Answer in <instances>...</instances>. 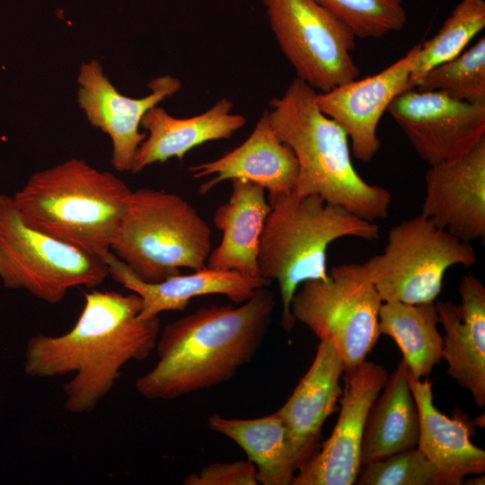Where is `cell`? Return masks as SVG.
Returning a JSON list of instances; mask_svg holds the SVG:
<instances>
[{"label":"cell","instance_id":"22","mask_svg":"<svg viewBox=\"0 0 485 485\" xmlns=\"http://www.w3.org/2000/svg\"><path fill=\"white\" fill-rule=\"evenodd\" d=\"M231 181L233 190L228 201L219 206L213 216L223 237L211 251L206 267L261 278L259 243L270 206L262 187L242 180Z\"/></svg>","mask_w":485,"mask_h":485},{"label":"cell","instance_id":"1","mask_svg":"<svg viewBox=\"0 0 485 485\" xmlns=\"http://www.w3.org/2000/svg\"><path fill=\"white\" fill-rule=\"evenodd\" d=\"M71 330L37 334L27 342L23 369L35 378L72 375L62 386L64 406L73 414L93 412L130 361L155 349L160 318L140 319V296L131 292L91 290Z\"/></svg>","mask_w":485,"mask_h":485},{"label":"cell","instance_id":"11","mask_svg":"<svg viewBox=\"0 0 485 485\" xmlns=\"http://www.w3.org/2000/svg\"><path fill=\"white\" fill-rule=\"evenodd\" d=\"M387 111L429 165L457 160L485 138V102L410 89L396 96Z\"/></svg>","mask_w":485,"mask_h":485},{"label":"cell","instance_id":"5","mask_svg":"<svg viewBox=\"0 0 485 485\" xmlns=\"http://www.w3.org/2000/svg\"><path fill=\"white\" fill-rule=\"evenodd\" d=\"M270 210L260 238L258 264L260 277L276 280L282 302V325L290 332L295 320L291 301L308 280H326L327 249L337 239L379 238V225L347 209L325 202L318 195L295 192L269 200Z\"/></svg>","mask_w":485,"mask_h":485},{"label":"cell","instance_id":"18","mask_svg":"<svg viewBox=\"0 0 485 485\" xmlns=\"http://www.w3.org/2000/svg\"><path fill=\"white\" fill-rule=\"evenodd\" d=\"M103 260L109 269V277L140 296V319L158 316L166 311H183L192 298L201 295H224L230 301L242 304L256 289L270 284L263 278H251L207 267L190 275L179 274L160 282L148 283L136 277L111 251Z\"/></svg>","mask_w":485,"mask_h":485},{"label":"cell","instance_id":"10","mask_svg":"<svg viewBox=\"0 0 485 485\" xmlns=\"http://www.w3.org/2000/svg\"><path fill=\"white\" fill-rule=\"evenodd\" d=\"M277 42L296 77L317 93L358 78L353 31L316 0H263Z\"/></svg>","mask_w":485,"mask_h":485},{"label":"cell","instance_id":"20","mask_svg":"<svg viewBox=\"0 0 485 485\" xmlns=\"http://www.w3.org/2000/svg\"><path fill=\"white\" fill-rule=\"evenodd\" d=\"M233 107L225 97L205 112L186 119L174 118L162 107H152L141 119L140 127L148 133L135 154L130 172L137 173L173 157L181 160L199 145L230 138L246 122L243 116L232 113Z\"/></svg>","mask_w":485,"mask_h":485},{"label":"cell","instance_id":"29","mask_svg":"<svg viewBox=\"0 0 485 485\" xmlns=\"http://www.w3.org/2000/svg\"><path fill=\"white\" fill-rule=\"evenodd\" d=\"M359 485H444L435 466L418 447L365 465Z\"/></svg>","mask_w":485,"mask_h":485},{"label":"cell","instance_id":"23","mask_svg":"<svg viewBox=\"0 0 485 485\" xmlns=\"http://www.w3.org/2000/svg\"><path fill=\"white\" fill-rule=\"evenodd\" d=\"M383 389L369 410L364 428L360 448L364 466L417 447L419 441V411L402 360Z\"/></svg>","mask_w":485,"mask_h":485},{"label":"cell","instance_id":"14","mask_svg":"<svg viewBox=\"0 0 485 485\" xmlns=\"http://www.w3.org/2000/svg\"><path fill=\"white\" fill-rule=\"evenodd\" d=\"M420 43L383 71L340 84L326 93H316L320 110L338 123L351 140L353 155L370 162L381 143L377 127L390 103L408 91V83Z\"/></svg>","mask_w":485,"mask_h":485},{"label":"cell","instance_id":"8","mask_svg":"<svg viewBox=\"0 0 485 485\" xmlns=\"http://www.w3.org/2000/svg\"><path fill=\"white\" fill-rule=\"evenodd\" d=\"M476 262L472 245L421 214L392 226L382 253L362 263L383 302H434L446 270Z\"/></svg>","mask_w":485,"mask_h":485},{"label":"cell","instance_id":"12","mask_svg":"<svg viewBox=\"0 0 485 485\" xmlns=\"http://www.w3.org/2000/svg\"><path fill=\"white\" fill-rule=\"evenodd\" d=\"M340 415L331 436L297 469L292 485H352L369 410L388 378L381 365L364 361L345 369Z\"/></svg>","mask_w":485,"mask_h":485},{"label":"cell","instance_id":"2","mask_svg":"<svg viewBox=\"0 0 485 485\" xmlns=\"http://www.w3.org/2000/svg\"><path fill=\"white\" fill-rule=\"evenodd\" d=\"M275 305L263 287L239 306H204L170 322L158 336V360L136 380V391L168 401L231 380L260 349Z\"/></svg>","mask_w":485,"mask_h":485},{"label":"cell","instance_id":"3","mask_svg":"<svg viewBox=\"0 0 485 485\" xmlns=\"http://www.w3.org/2000/svg\"><path fill=\"white\" fill-rule=\"evenodd\" d=\"M316 93L295 77L281 97L270 101L268 110L277 137L292 149L298 163L294 192L318 195L370 222L385 218L391 193L369 184L357 173L348 135L320 110Z\"/></svg>","mask_w":485,"mask_h":485},{"label":"cell","instance_id":"27","mask_svg":"<svg viewBox=\"0 0 485 485\" xmlns=\"http://www.w3.org/2000/svg\"><path fill=\"white\" fill-rule=\"evenodd\" d=\"M414 89L442 93L463 101L485 102V38L427 72Z\"/></svg>","mask_w":485,"mask_h":485},{"label":"cell","instance_id":"31","mask_svg":"<svg viewBox=\"0 0 485 485\" xmlns=\"http://www.w3.org/2000/svg\"><path fill=\"white\" fill-rule=\"evenodd\" d=\"M484 476L481 477H474L469 480L465 481V484H471V485H483L485 482Z\"/></svg>","mask_w":485,"mask_h":485},{"label":"cell","instance_id":"25","mask_svg":"<svg viewBox=\"0 0 485 485\" xmlns=\"http://www.w3.org/2000/svg\"><path fill=\"white\" fill-rule=\"evenodd\" d=\"M437 323L435 302L386 301L379 311L380 334L396 342L408 373L419 379L428 376L442 358L443 337Z\"/></svg>","mask_w":485,"mask_h":485},{"label":"cell","instance_id":"17","mask_svg":"<svg viewBox=\"0 0 485 485\" xmlns=\"http://www.w3.org/2000/svg\"><path fill=\"white\" fill-rule=\"evenodd\" d=\"M461 303H435L438 322L444 328L442 358L447 375L468 390L475 403L485 405V287L467 274L459 284Z\"/></svg>","mask_w":485,"mask_h":485},{"label":"cell","instance_id":"24","mask_svg":"<svg viewBox=\"0 0 485 485\" xmlns=\"http://www.w3.org/2000/svg\"><path fill=\"white\" fill-rule=\"evenodd\" d=\"M207 425L245 452L255 466L259 484L292 485L299 463L276 412L255 419H230L215 413Z\"/></svg>","mask_w":485,"mask_h":485},{"label":"cell","instance_id":"6","mask_svg":"<svg viewBox=\"0 0 485 485\" xmlns=\"http://www.w3.org/2000/svg\"><path fill=\"white\" fill-rule=\"evenodd\" d=\"M211 229L181 197L161 190H132L110 251L138 278L156 283L206 267Z\"/></svg>","mask_w":485,"mask_h":485},{"label":"cell","instance_id":"26","mask_svg":"<svg viewBox=\"0 0 485 485\" xmlns=\"http://www.w3.org/2000/svg\"><path fill=\"white\" fill-rule=\"evenodd\" d=\"M485 27V0H461L442 24L437 33L420 43L413 63L408 90L432 68L463 52Z\"/></svg>","mask_w":485,"mask_h":485},{"label":"cell","instance_id":"15","mask_svg":"<svg viewBox=\"0 0 485 485\" xmlns=\"http://www.w3.org/2000/svg\"><path fill=\"white\" fill-rule=\"evenodd\" d=\"M421 215L463 242L485 237V138L461 158L429 165Z\"/></svg>","mask_w":485,"mask_h":485},{"label":"cell","instance_id":"30","mask_svg":"<svg viewBox=\"0 0 485 485\" xmlns=\"http://www.w3.org/2000/svg\"><path fill=\"white\" fill-rule=\"evenodd\" d=\"M185 485H258L254 464L247 461L212 463L189 474Z\"/></svg>","mask_w":485,"mask_h":485},{"label":"cell","instance_id":"7","mask_svg":"<svg viewBox=\"0 0 485 485\" xmlns=\"http://www.w3.org/2000/svg\"><path fill=\"white\" fill-rule=\"evenodd\" d=\"M109 277L104 260L28 226L13 197L0 194V280L55 304L69 289L95 287Z\"/></svg>","mask_w":485,"mask_h":485},{"label":"cell","instance_id":"28","mask_svg":"<svg viewBox=\"0 0 485 485\" xmlns=\"http://www.w3.org/2000/svg\"><path fill=\"white\" fill-rule=\"evenodd\" d=\"M346 24L357 38H381L402 30L403 0H316Z\"/></svg>","mask_w":485,"mask_h":485},{"label":"cell","instance_id":"9","mask_svg":"<svg viewBox=\"0 0 485 485\" xmlns=\"http://www.w3.org/2000/svg\"><path fill=\"white\" fill-rule=\"evenodd\" d=\"M383 300L362 264L333 266L326 280H308L295 291L291 313L320 340L332 342L345 369L366 361L380 336Z\"/></svg>","mask_w":485,"mask_h":485},{"label":"cell","instance_id":"21","mask_svg":"<svg viewBox=\"0 0 485 485\" xmlns=\"http://www.w3.org/2000/svg\"><path fill=\"white\" fill-rule=\"evenodd\" d=\"M418 408L419 435L417 447L435 466L444 485H459L465 476L485 472V451L471 442L472 430L463 416L454 419L434 405L432 384L408 373Z\"/></svg>","mask_w":485,"mask_h":485},{"label":"cell","instance_id":"19","mask_svg":"<svg viewBox=\"0 0 485 485\" xmlns=\"http://www.w3.org/2000/svg\"><path fill=\"white\" fill-rule=\"evenodd\" d=\"M344 371L342 357L335 345L321 340L310 368L276 411L286 428L299 466L316 451L322 427L335 410L342 393L340 378Z\"/></svg>","mask_w":485,"mask_h":485},{"label":"cell","instance_id":"13","mask_svg":"<svg viewBox=\"0 0 485 485\" xmlns=\"http://www.w3.org/2000/svg\"><path fill=\"white\" fill-rule=\"evenodd\" d=\"M78 83L80 107L89 122L110 137L111 164L119 172L131 171L135 154L146 138V133L139 132L145 113L181 88L178 78L163 75L148 84V95L133 99L118 92L96 60L82 64Z\"/></svg>","mask_w":485,"mask_h":485},{"label":"cell","instance_id":"16","mask_svg":"<svg viewBox=\"0 0 485 485\" xmlns=\"http://www.w3.org/2000/svg\"><path fill=\"white\" fill-rule=\"evenodd\" d=\"M190 171L195 179L212 176L200 186L201 194L225 181L242 180L262 187L269 192V201L294 192L298 163L292 149L277 137L266 110L242 144L216 160L190 166Z\"/></svg>","mask_w":485,"mask_h":485},{"label":"cell","instance_id":"4","mask_svg":"<svg viewBox=\"0 0 485 485\" xmlns=\"http://www.w3.org/2000/svg\"><path fill=\"white\" fill-rule=\"evenodd\" d=\"M131 191L113 173L72 158L33 173L13 198L28 226L103 259Z\"/></svg>","mask_w":485,"mask_h":485}]
</instances>
